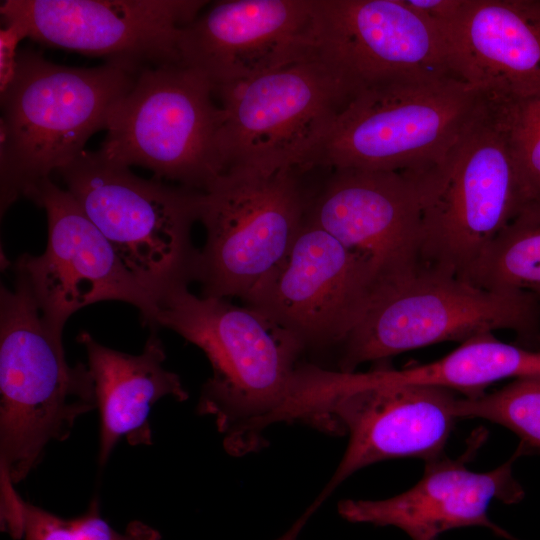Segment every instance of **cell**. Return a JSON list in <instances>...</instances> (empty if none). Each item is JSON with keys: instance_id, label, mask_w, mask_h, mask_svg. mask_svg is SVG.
Returning <instances> with one entry per match:
<instances>
[{"instance_id": "6da1fadb", "label": "cell", "mask_w": 540, "mask_h": 540, "mask_svg": "<svg viewBox=\"0 0 540 540\" xmlns=\"http://www.w3.org/2000/svg\"><path fill=\"white\" fill-rule=\"evenodd\" d=\"M164 327L197 346L212 374L202 386L197 411L214 419L228 453L263 447L264 430L283 422L305 352L301 342L273 319L224 298L195 295L188 286L164 296L154 328Z\"/></svg>"}, {"instance_id": "7a4b0ae2", "label": "cell", "mask_w": 540, "mask_h": 540, "mask_svg": "<svg viewBox=\"0 0 540 540\" xmlns=\"http://www.w3.org/2000/svg\"><path fill=\"white\" fill-rule=\"evenodd\" d=\"M97 409L91 372L70 365L62 335L41 316L30 290L16 278L0 291V519H13L20 495L13 486L41 462L51 442L69 438L77 419Z\"/></svg>"}, {"instance_id": "3957f363", "label": "cell", "mask_w": 540, "mask_h": 540, "mask_svg": "<svg viewBox=\"0 0 540 540\" xmlns=\"http://www.w3.org/2000/svg\"><path fill=\"white\" fill-rule=\"evenodd\" d=\"M458 398L441 387L382 381L371 370L343 373L306 363L293 402L294 421L347 434L348 444L331 480L293 529L300 532L335 488L366 466L388 459L428 462L443 456L458 419Z\"/></svg>"}, {"instance_id": "277c9868", "label": "cell", "mask_w": 540, "mask_h": 540, "mask_svg": "<svg viewBox=\"0 0 540 540\" xmlns=\"http://www.w3.org/2000/svg\"><path fill=\"white\" fill-rule=\"evenodd\" d=\"M138 74L105 63L68 67L32 49L19 50L1 91V212L34 184L70 164L88 139L106 129L115 104Z\"/></svg>"}, {"instance_id": "5b68a950", "label": "cell", "mask_w": 540, "mask_h": 540, "mask_svg": "<svg viewBox=\"0 0 540 540\" xmlns=\"http://www.w3.org/2000/svg\"><path fill=\"white\" fill-rule=\"evenodd\" d=\"M503 99L489 95L423 182L422 266L466 280L486 248L529 205Z\"/></svg>"}, {"instance_id": "8992f818", "label": "cell", "mask_w": 540, "mask_h": 540, "mask_svg": "<svg viewBox=\"0 0 540 540\" xmlns=\"http://www.w3.org/2000/svg\"><path fill=\"white\" fill-rule=\"evenodd\" d=\"M508 329L540 346V304L523 291L490 290L426 266L382 281L341 345L337 371L355 372L428 345Z\"/></svg>"}, {"instance_id": "52a82bcc", "label": "cell", "mask_w": 540, "mask_h": 540, "mask_svg": "<svg viewBox=\"0 0 540 540\" xmlns=\"http://www.w3.org/2000/svg\"><path fill=\"white\" fill-rule=\"evenodd\" d=\"M57 174L158 304L195 281L200 249L191 231L201 191L139 177L97 151H82Z\"/></svg>"}, {"instance_id": "ba28073f", "label": "cell", "mask_w": 540, "mask_h": 540, "mask_svg": "<svg viewBox=\"0 0 540 540\" xmlns=\"http://www.w3.org/2000/svg\"><path fill=\"white\" fill-rule=\"evenodd\" d=\"M488 97L455 76L360 90L338 114L315 167H433L445 159Z\"/></svg>"}, {"instance_id": "9c48e42d", "label": "cell", "mask_w": 540, "mask_h": 540, "mask_svg": "<svg viewBox=\"0 0 540 540\" xmlns=\"http://www.w3.org/2000/svg\"><path fill=\"white\" fill-rule=\"evenodd\" d=\"M200 71L182 63L141 71L113 107L97 152L149 169L154 177L204 191L225 168L219 150L222 109Z\"/></svg>"}, {"instance_id": "30bf717a", "label": "cell", "mask_w": 540, "mask_h": 540, "mask_svg": "<svg viewBox=\"0 0 540 540\" xmlns=\"http://www.w3.org/2000/svg\"><path fill=\"white\" fill-rule=\"evenodd\" d=\"M221 100L219 150L225 172L314 168L352 95L318 53L214 89Z\"/></svg>"}, {"instance_id": "8fae6325", "label": "cell", "mask_w": 540, "mask_h": 540, "mask_svg": "<svg viewBox=\"0 0 540 540\" xmlns=\"http://www.w3.org/2000/svg\"><path fill=\"white\" fill-rule=\"evenodd\" d=\"M300 171L232 168L199 198L206 240L196 264L201 295L245 301L283 262L313 194Z\"/></svg>"}, {"instance_id": "7c38bea8", "label": "cell", "mask_w": 540, "mask_h": 540, "mask_svg": "<svg viewBox=\"0 0 540 540\" xmlns=\"http://www.w3.org/2000/svg\"><path fill=\"white\" fill-rule=\"evenodd\" d=\"M24 197L45 210L48 242L41 255H21L14 273L30 290L47 326L62 335L76 311L97 302L121 301L135 306L142 322L154 328L157 300L72 194L47 178L31 186Z\"/></svg>"}, {"instance_id": "4fadbf2b", "label": "cell", "mask_w": 540, "mask_h": 540, "mask_svg": "<svg viewBox=\"0 0 540 540\" xmlns=\"http://www.w3.org/2000/svg\"><path fill=\"white\" fill-rule=\"evenodd\" d=\"M204 0H6L0 12L25 38L103 58L139 74L182 63L179 36ZM183 64V63H182Z\"/></svg>"}, {"instance_id": "5bb4252c", "label": "cell", "mask_w": 540, "mask_h": 540, "mask_svg": "<svg viewBox=\"0 0 540 540\" xmlns=\"http://www.w3.org/2000/svg\"><path fill=\"white\" fill-rule=\"evenodd\" d=\"M380 279L370 263L307 215L280 266L243 301L307 349L342 345Z\"/></svg>"}, {"instance_id": "9a60e30c", "label": "cell", "mask_w": 540, "mask_h": 540, "mask_svg": "<svg viewBox=\"0 0 540 540\" xmlns=\"http://www.w3.org/2000/svg\"><path fill=\"white\" fill-rule=\"evenodd\" d=\"M320 58L352 97L368 87L455 76L443 28L405 0H317Z\"/></svg>"}, {"instance_id": "2e32d148", "label": "cell", "mask_w": 540, "mask_h": 540, "mask_svg": "<svg viewBox=\"0 0 540 540\" xmlns=\"http://www.w3.org/2000/svg\"><path fill=\"white\" fill-rule=\"evenodd\" d=\"M423 170L334 169L307 217L366 259L380 281L422 266Z\"/></svg>"}, {"instance_id": "e0dca14e", "label": "cell", "mask_w": 540, "mask_h": 540, "mask_svg": "<svg viewBox=\"0 0 540 540\" xmlns=\"http://www.w3.org/2000/svg\"><path fill=\"white\" fill-rule=\"evenodd\" d=\"M184 65L213 88L254 78L317 52V0H225L182 28Z\"/></svg>"}, {"instance_id": "ac0fdd59", "label": "cell", "mask_w": 540, "mask_h": 540, "mask_svg": "<svg viewBox=\"0 0 540 540\" xmlns=\"http://www.w3.org/2000/svg\"><path fill=\"white\" fill-rule=\"evenodd\" d=\"M469 451L458 459L445 455L425 462L421 479L410 489L382 500L346 499L338 512L352 523L394 526L412 540H437L444 532L481 526L508 537L488 516L491 502L518 503L524 490L513 475L515 460L529 450L520 443L512 457L488 472L466 466Z\"/></svg>"}, {"instance_id": "d6986e66", "label": "cell", "mask_w": 540, "mask_h": 540, "mask_svg": "<svg viewBox=\"0 0 540 540\" xmlns=\"http://www.w3.org/2000/svg\"><path fill=\"white\" fill-rule=\"evenodd\" d=\"M455 75L488 95L540 92V0H463L441 25Z\"/></svg>"}, {"instance_id": "ffe728a7", "label": "cell", "mask_w": 540, "mask_h": 540, "mask_svg": "<svg viewBox=\"0 0 540 540\" xmlns=\"http://www.w3.org/2000/svg\"><path fill=\"white\" fill-rule=\"evenodd\" d=\"M77 342L87 355L99 411L98 465H106L120 440L131 446L153 444L151 407L160 399L185 401L180 377L167 370L164 345L153 331L140 354L132 355L99 343L81 331Z\"/></svg>"}, {"instance_id": "44dd1931", "label": "cell", "mask_w": 540, "mask_h": 540, "mask_svg": "<svg viewBox=\"0 0 540 540\" xmlns=\"http://www.w3.org/2000/svg\"><path fill=\"white\" fill-rule=\"evenodd\" d=\"M371 370L382 381L441 387L472 398L503 379L539 376L540 351L505 343L493 332H485L433 362L398 370L383 366Z\"/></svg>"}, {"instance_id": "7402d4cb", "label": "cell", "mask_w": 540, "mask_h": 540, "mask_svg": "<svg viewBox=\"0 0 540 540\" xmlns=\"http://www.w3.org/2000/svg\"><path fill=\"white\" fill-rule=\"evenodd\" d=\"M466 281L523 291L540 304V203H530L486 248Z\"/></svg>"}, {"instance_id": "603a6c76", "label": "cell", "mask_w": 540, "mask_h": 540, "mask_svg": "<svg viewBox=\"0 0 540 540\" xmlns=\"http://www.w3.org/2000/svg\"><path fill=\"white\" fill-rule=\"evenodd\" d=\"M455 415L502 425L517 434L528 450H540V375L516 378L476 397H459Z\"/></svg>"}, {"instance_id": "cb8c5ba5", "label": "cell", "mask_w": 540, "mask_h": 540, "mask_svg": "<svg viewBox=\"0 0 540 540\" xmlns=\"http://www.w3.org/2000/svg\"><path fill=\"white\" fill-rule=\"evenodd\" d=\"M21 523L24 540H161L158 530L140 520L129 522L124 532L113 529L102 518L97 497L83 514L68 519L22 498Z\"/></svg>"}, {"instance_id": "d4e9b609", "label": "cell", "mask_w": 540, "mask_h": 540, "mask_svg": "<svg viewBox=\"0 0 540 540\" xmlns=\"http://www.w3.org/2000/svg\"><path fill=\"white\" fill-rule=\"evenodd\" d=\"M517 166L531 203H540V92L502 97Z\"/></svg>"}, {"instance_id": "484cf974", "label": "cell", "mask_w": 540, "mask_h": 540, "mask_svg": "<svg viewBox=\"0 0 540 540\" xmlns=\"http://www.w3.org/2000/svg\"><path fill=\"white\" fill-rule=\"evenodd\" d=\"M25 38L18 27L13 24H5L0 32V84L1 91L11 81L17 65L19 42Z\"/></svg>"}, {"instance_id": "4316f807", "label": "cell", "mask_w": 540, "mask_h": 540, "mask_svg": "<svg viewBox=\"0 0 540 540\" xmlns=\"http://www.w3.org/2000/svg\"><path fill=\"white\" fill-rule=\"evenodd\" d=\"M463 0H405L415 11L439 25L451 21L459 11Z\"/></svg>"}, {"instance_id": "83f0119b", "label": "cell", "mask_w": 540, "mask_h": 540, "mask_svg": "<svg viewBox=\"0 0 540 540\" xmlns=\"http://www.w3.org/2000/svg\"><path fill=\"white\" fill-rule=\"evenodd\" d=\"M507 539L508 540H518L517 538L513 537L512 535H509Z\"/></svg>"}]
</instances>
